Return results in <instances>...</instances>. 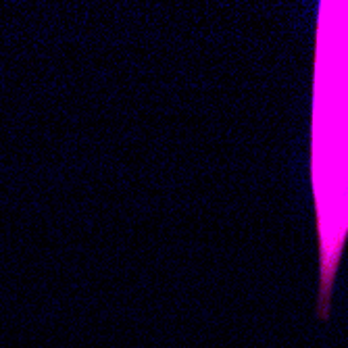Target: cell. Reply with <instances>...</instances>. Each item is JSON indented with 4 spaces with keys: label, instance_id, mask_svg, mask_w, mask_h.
I'll use <instances>...</instances> for the list:
<instances>
[{
    "label": "cell",
    "instance_id": "cell-1",
    "mask_svg": "<svg viewBox=\"0 0 348 348\" xmlns=\"http://www.w3.org/2000/svg\"><path fill=\"white\" fill-rule=\"evenodd\" d=\"M311 167L321 238L317 315L325 319L348 231V2L319 9Z\"/></svg>",
    "mask_w": 348,
    "mask_h": 348
}]
</instances>
